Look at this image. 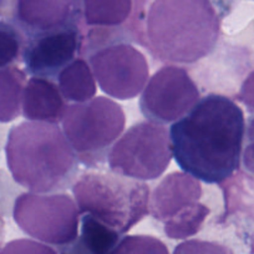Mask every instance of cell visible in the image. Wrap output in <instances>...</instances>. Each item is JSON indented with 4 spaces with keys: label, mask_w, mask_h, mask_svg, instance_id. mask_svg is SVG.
<instances>
[{
    "label": "cell",
    "mask_w": 254,
    "mask_h": 254,
    "mask_svg": "<svg viewBox=\"0 0 254 254\" xmlns=\"http://www.w3.org/2000/svg\"><path fill=\"white\" fill-rule=\"evenodd\" d=\"M59 90L64 99L86 102L96 95V79L91 67L81 59H75L59 72Z\"/></svg>",
    "instance_id": "15"
},
{
    "label": "cell",
    "mask_w": 254,
    "mask_h": 254,
    "mask_svg": "<svg viewBox=\"0 0 254 254\" xmlns=\"http://www.w3.org/2000/svg\"><path fill=\"white\" fill-rule=\"evenodd\" d=\"M0 254H58L49 244L40 243L33 239H14L5 244Z\"/></svg>",
    "instance_id": "22"
},
{
    "label": "cell",
    "mask_w": 254,
    "mask_h": 254,
    "mask_svg": "<svg viewBox=\"0 0 254 254\" xmlns=\"http://www.w3.org/2000/svg\"><path fill=\"white\" fill-rule=\"evenodd\" d=\"M209 214V208L202 203H196L183 211L175 218L165 222V233L171 239H186L201 229Z\"/></svg>",
    "instance_id": "18"
},
{
    "label": "cell",
    "mask_w": 254,
    "mask_h": 254,
    "mask_svg": "<svg viewBox=\"0 0 254 254\" xmlns=\"http://www.w3.org/2000/svg\"><path fill=\"white\" fill-rule=\"evenodd\" d=\"M85 19L89 25L116 26L131 13V0H84Z\"/></svg>",
    "instance_id": "17"
},
{
    "label": "cell",
    "mask_w": 254,
    "mask_h": 254,
    "mask_svg": "<svg viewBox=\"0 0 254 254\" xmlns=\"http://www.w3.org/2000/svg\"><path fill=\"white\" fill-rule=\"evenodd\" d=\"M201 196L199 180L187 172H172L153 190L150 212L153 218L165 223L198 203Z\"/></svg>",
    "instance_id": "11"
},
{
    "label": "cell",
    "mask_w": 254,
    "mask_h": 254,
    "mask_svg": "<svg viewBox=\"0 0 254 254\" xmlns=\"http://www.w3.org/2000/svg\"><path fill=\"white\" fill-rule=\"evenodd\" d=\"M63 131L77 158L85 166L104 162L126 125L122 107L114 100L97 96L67 106Z\"/></svg>",
    "instance_id": "5"
},
{
    "label": "cell",
    "mask_w": 254,
    "mask_h": 254,
    "mask_svg": "<svg viewBox=\"0 0 254 254\" xmlns=\"http://www.w3.org/2000/svg\"><path fill=\"white\" fill-rule=\"evenodd\" d=\"M246 121L241 107L209 94L171 126L173 157L185 172L206 183H222L238 170Z\"/></svg>",
    "instance_id": "1"
},
{
    "label": "cell",
    "mask_w": 254,
    "mask_h": 254,
    "mask_svg": "<svg viewBox=\"0 0 254 254\" xmlns=\"http://www.w3.org/2000/svg\"><path fill=\"white\" fill-rule=\"evenodd\" d=\"M238 99L248 107L249 111H254V71H252L242 84Z\"/></svg>",
    "instance_id": "24"
},
{
    "label": "cell",
    "mask_w": 254,
    "mask_h": 254,
    "mask_svg": "<svg viewBox=\"0 0 254 254\" xmlns=\"http://www.w3.org/2000/svg\"><path fill=\"white\" fill-rule=\"evenodd\" d=\"M173 254H233V252L228 247L216 242L190 239L178 244Z\"/></svg>",
    "instance_id": "20"
},
{
    "label": "cell",
    "mask_w": 254,
    "mask_h": 254,
    "mask_svg": "<svg viewBox=\"0 0 254 254\" xmlns=\"http://www.w3.org/2000/svg\"><path fill=\"white\" fill-rule=\"evenodd\" d=\"M199 101V90L182 67L158 70L147 81L140 97V109L148 121L171 124L185 117Z\"/></svg>",
    "instance_id": "8"
},
{
    "label": "cell",
    "mask_w": 254,
    "mask_h": 254,
    "mask_svg": "<svg viewBox=\"0 0 254 254\" xmlns=\"http://www.w3.org/2000/svg\"><path fill=\"white\" fill-rule=\"evenodd\" d=\"M146 35L148 49L160 60L193 64L214 49L219 21L208 0H156Z\"/></svg>",
    "instance_id": "3"
},
{
    "label": "cell",
    "mask_w": 254,
    "mask_h": 254,
    "mask_svg": "<svg viewBox=\"0 0 254 254\" xmlns=\"http://www.w3.org/2000/svg\"><path fill=\"white\" fill-rule=\"evenodd\" d=\"M109 254H170L166 244L152 236H127Z\"/></svg>",
    "instance_id": "19"
},
{
    "label": "cell",
    "mask_w": 254,
    "mask_h": 254,
    "mask_svg": "<svg viewBox=\"0 0 254 254\" xmlns=\"http://www.w3.org/2000/svg\"><path fill=\"white\" fill-rule=\"evenodd\" d=\"M90 65L100 89L119 100L137 96L150 75L145 55L130 44H117L96 51L90 58Z\"/></svg>",
    "instance_id": "9"
},
{
    "label": "cell",
    "mask_w": 254,
    "mask_h": 254,
    "mask_svg": "<svg viewBox=\"0 0 254 254\" xmlns=\"http://www.w3.org/2000/svg\"><path fill=\"white\" fill-rule=\"evenodd\" d=\"M173 157L172 141L163 125L142 121L131 126L112 145L107 160L110 170L137 181L161 177Z\"/></svg>",
    "instance_id": "6"
},
{
    "label": "cell",
    "mask_w": 254,
    "mask_h": 254,
    "mask_svg": "<svg viewBox=\"0 0 254 254\" xmlns=\"http://www.w3.org/2000/svg\"><path fill=\"white\" fill-rule=\"evenodd\" d=\"M5 153L14 180L33 193L66 190L79 171L76 153L55 124L26 121L13 127Z\"/></svg>",
    "instance_id": "2"
},
{
    "label": "cell",
    "mask_w": 254,
    "mask_h": 254,
    "mask_svg": "<svg viewBox=\"0 0 254 254\" xmlns=\"http://www.w3.org/2000/svg\"><path fill=\"white\" fill-rule=\"evenodd\" d=\"M25 75L18 69H0V122L14 121L20 115Z\"/></svg>",
    "instance_id": "16"
},
{
    "label": "cell",
    "mask_w": 254,
    "mask_h": 254,
    "mask_svg": "<svg viewBox=\"0 0 254 254\" xmlns=\"http://www.w3.org/2000/svg\"><path fill=\"white\" fill-rule=\"evenodd\" d=\"M79 214V207L65 193H23L13 209L21 231L53 246H69L77 238Z\"/></svg>",
    "instance_id": "7"
},
{
    "label": "cell",
    "mask_w": 254,
    "mask_h": 254,
    "mask_svg": "<svg viewBox=\"0 0 254 254\" xmlns=\"http://www.w3.org/2000/svg\"><path fill=\"white\" fill-rule=\"evenodd\" d=\"M79 36L74 29H60L39 34L24 53L26 69L36 77L58 75L75 58Z\"/></svg>",
    "instance_id": "10"
},
{
    "label": "cell",
    "mask_w": 254,
    "mask_h": 254,
    "mask_svg": "<svg viewBox=\"0 0 254 254\" xmlns=\"http://www.w3.org/2000/svg\"><path fill=\"white\" fill-rule=\"evenodd\" d=\"M20 41L9 26H0V69L8 66L18 56Z\"/></svg>",
    "instance_id": "21"
},
{
    "label": "cell",
    "mask_w": 254,
    "mask_h": 254,
    "mask_svg": "<svg viewBox=\"0 0 254 254\" xmlns=\"http://www.w3.org/2000/svg\"><path fill=\"white\" fill-rule=\"evenodd\" d=\"M242 163L246 171L254 175V116L248 120L242 150Z\"/></svg>",
    "instance_id": "23"
},
{
    "label": "cell",
    "mask_w": 254,
    "mask_h": 254,
    "mask_svg": "<svg viewBox=\"0 0 254 254\" xmlns=\"http://www.w3.org/2000/svg\"><path fill=\"white\" fill-rule=\"evenodd\" d=\"M75 0H18V18L39 34L67 28Z\"/></svg>",
    "instance_id": "13"
},
{
    "label": "cell",
    "mask_w": 254,
    "mask_h": 254,
    "mask_svg": "<svg viewBox=\"0 0 254 254\" xmlns=\"http://www.w3.org/2000/svg\"><path fill=\"white\" fill-rule=\"evenodd\" d=\"M120 242V233L85 213L81 221V234L64 254H109Z\"/></svg>",
    "instance_id": "14"
},
{
    "label": "cell",
    "mask_w": 254,
    "mask_h": 254,
    "mask_svg": "<svg viewBox=\"0 0 254 254\" xmlns=\"http://www.w3.org/2000/svg\"><path fill=\"white\" fill-rule=\"evenodd\" d=\"M81 213L125 234L148 213L150 188L142 181L117 173H84L72 185Z\"/></svg>",
    "instance_id": "4"
},
{
    "label": "cell",
    "mask_w": 254,
    "mask_h": 254,
    "mask_svg": "<svg viewBox=\"0 0 254 254\" xmlns=\"http://www.w3.org/2000/svg\"><path fill=\"white\" fill-rule=\"evenodd\" d=\"M23 115L30 121L55 124L63 121L67 106L60 90L45 77H31L23 92Z\"/></svg>",
    "instance_id": "12"
}]
</instances>
